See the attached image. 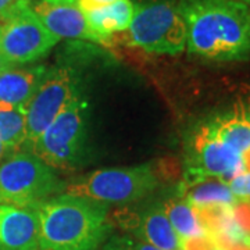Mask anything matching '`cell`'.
<instances>
[{"instance_id":"3","label":"cell","mask_w":250,"mask_h":250,"mask_svg":"<svg viewBox=\"0 0 250 250\" xmlns=\"http://www.w3.org/2000/svg\"><path fill=\"white\" fill-rule=\"evenodd\" d=\"M89 103L78 96L68 102L54 117L29 152L53 170H72L86 154Z\"/></svg>"},{"instance_id":"15","label":"cell","mask_w":250,"mask_h":250,"mask_svg":"<svg viewBox=\"0 0 250 250\" xmlns=\"http://www.w3.org/2000/svg\"><path fill=\"white\" fill-rule=\"evenodd\" d=\"M215 135L238 154L250 149V121L243 104H236L232 110L208 120Z\"/></svg>"},{"instance_id":"25","label":"cell","mask_w":250,"mask_h":250,"mask_svg":"<svg viewBox=\"0 0 250 250\" xmlns=\"http://www.w3.org/2000/svg\"><path fill=\"white\" fill-rule=\"evenodd\" d=\"M10 68H13V64H10V62L3 57V54L0 53V74H3V72L7 71Z\"/></svg>"},{"instance_id":"8","label":"cell","mask_w":250,"mask_h":250,"mask_svg":"<svg viewBox=\"0 0 250 250\" xmlns=\"http://www.w3.org/2000/svg\"><path fill=\"white\" fill-rule=\"evenodd\" d=\"M243 171L241 154L215 135L208 121L199 125L188 143L185 174L188 187L208 178L228 184Z\"/></svg>"},{"instance_id":"12","label":"cell","mask_w":250,"mask_h":250,"mask_svg":"<svg viewBox=\"0 0 250 250\" xmlns=\"http://www.w3.org/2000/svg\"><path fill=\"white\" fill-rule=\"evenodd\" d=\"M125 229L132 231L139 241L160 250H181V239L168 221L163 206H154L139 215H126L120 220Z\"/></svg>"},{"instance_id":"23","label":"cell","mask_w":250,"mask_h":250,"mask_svg":"<svg viewBox=\"0 0 250 250\" xmlns=\"http://www.w3.org/2000/svg\"><path fill=\"white\" fill-rule=\"evenodd\" d=\"M181 250H217L214 241L208 235L181 239Z\"/></svg>"},{"instance_id":"29","label":"cell","mask_w":250,"mask_h":250,"mask_svg":"<svg viewBox=\"0 0 250 250\" xmlns=\"http://www.w3.org/2000/svg\"><path fill=\"white\" fill-rule=\"evenodd\" d=\"M217 250H221V249H217Z\"/></svg>"},{"instance_id":"19","label":"cell","mask_w":250,"mask_h":250,"mask_svg":"<svg viewBox=\"0 0 250 250\" xmlns=\"http://www.w3.org/2000/svg\"><path fill=\"white\" fill-rule=\"evenodd\" d=\"M103 250H160L146 242L135 239L129 235H114L108 239Z\"/></svg>"},{"instance_id":"4","label":"cell","mask_w":250,"mask_h":250,"mask_svg":"<svg viewBox=\"0 0 250 250\" xmlns=\"http://www.w3.org/2000/svg\"><path fill=\"white\" fill-rule=\"evenodd\" d=\"M134 17L128 42L147 53L179 54L187 49V25L179 0H139L134 3Z\"/></svg>"},{"instance_id":"2","label":"cell","mask_w":250,"mask_h":250,"mask_svg":"<svg viewBox=\"0 0 250 250\" xmlns=\"http://www.w3.org/2000/svg\"><path fill=\"white\" fill-rule=\"evenodd\" d=\"M41 250H99L108 232L107 206L64 193L36 208Z\"/></svg>"},{"instance_id":"13","label":"cell","mask_w":250,"mask_h":250,"mask_svg":"<svg viewBox=\"0 0 250 250\" xmlns=\"http://www.w3.org/2000/svg\"><path fill=\"white\" fill-rule=\"evenodd\" d=\"M81 7L85 11L90 28L107 43H110L113 34L125 32L129 28L135 10L132 0H117L102 6L81 3Z\"/></svg>"},{"instance_id":"1","label":"cell","mask_w":250,"mask_h":250,"mask_svg":"<svg viewBox=\"0 0 250 250\" xmlns=\"http://www.w3.org/2000/svg\"><path fill=\"white\" fill-rule=\"evenodd\" d=\"M187 49L208 62L250 57V6L235 0H179Z\"/></svg>"},{"instance_id":"30","label":"cell","mask_w":250,"mask_h":250,"mask_svg":"<svg viewBox=\"0 0 250 250\" xmlns=\"http://www.w3.org/2000/svg\"><path fill=\"white\" fill-rule=\"evenodd\" d=\"M249 243H250V239H249Z\"/></svg>"},{"instance_id":"5","label":"cell","mask_w":250,"mask_h":250,"mask_svg":"<svg viewBox=\"0 0 250 250\" xmlns=\"http://www.w3.org/2000/svg\"><path fill=\"white\" fill-rule=\"evenodd\" d=\"M60 190L62 182L53 168L32 152L11 153L0 163V205L36 210Z\"/></svg>"},{"instance_id":"10","label":"cell","mask_w":250,"mask_h":250,"mask_svg":"<svg viewBox=\"0 0 250 250\" xmlns=\"http://www.w3.org/2000/svg\"><path fill=\"white\" fill-rule=\"evenodd\" d=\"M32 10L42 24L60 41L75 39L107 45L88 24L80 0H36L32 3Z\"/></svg>"},{"instance_id":"11","label":"cell","mask_w":250,"mask_h":250,"mask_svg":"<svg viewBox=\"0 0 250 250\" xmlns=\"http://www.w3.org/2000/svg\"><path fill=\"white\" fill-rule=\"evenodd\" d=\"M0 250H41L36 210L0 205Z\"/></svg>"},{"instance_id":"27","label":"cell","mask_w":250,"mask_h":250,"mask_svg":"<svg viewBox=\"0 0 250 250\" xmlns=\"http://www.w3.org/2000/svg\"><path fill=\"white\" fill-rule=\"evenodd\" d=\"M4 156H6V149H4V146H3V143H1V139H0V161L3 160Z\"/></svg>"},{"instance_id":"21","label":"cell","mask_w":250,"mask_h":250,"mask_svg":"<svg viewBox=\"0 0 250 250\" xmlns=\"http://www.w3.org/2000/svg\"><path fill=\"white\" fill-rule=\"evenodd\" d=\"M34 0H0V24L32 7Z\"/></svg>"},{"instance_id":"28","label":"cell","mask_w":250,"mask_h":250,"mask_svg":"<svg viewBox=\"0 0 250 250\" xmlns=\"http://www.w3.org/2000/svg\"><path fill=\"white\" fill-rule=\"evenodd\" d=\"M235 1H241V3H245V4L250 6V0H235Z\"/></svg>"},{"instance_id":"14","label":"cell","mask_w":250,"mask_h":250,"mask_svg":"<svg viewBox=\"0 0 250 250\" xmlns=\"http://www.w3.org/2000/svg\"><path fill=\"white\" fill-rule=\"evenodd\" d=\"M43 65L10 68L0 74V102L25 110L46 72Z\"/></svg>"},{"instance_id":"18","label":"cell","mask_w":250,"mask_h":250,"mask_svg":"<svg viewBox=\"0 0 250 250\" xmlns=\"http://www.w3.org/2000/svg\"><path fill=\"white\" fill-rule=\"evenodd\" d=\"M185 193L187 200L193 206L203 205H228L232 206L236 200L228 184L215 178L203 179L197 184L189 185Z\"/></svg>"},{"instance_id":"26","label":"cell","mask_w":250,"mask_h":250,"mask_svg":"<svg viewBox=\"0 0 250 250\" xmlns=\"http://www.w3.org/2000/svg\"><path fill=\"white\" fill-rule=\"evenodd\" d=\"M242 163H243L245 171H250V149L242 154Z\"/></svg>"},{"instance_id":"7","label":"cell","mask_w":250,"mask_h":250,"mask_svg":"<svg viewBox=\"0 0 250 250\" xmlns=\"http://www.w3.org/2000/svg\"><path fill=\"white\" fill-rule=\"evenodd\" d=\"M80 74L71 65H54L46 70L25 106L28 150L62 107L80 95Z\"/></svg>"},{"instance_id":"6","label":"cell","mask_w":250,"mask_h":250,"mask_svg":"<svg viewBox=\"0 0 250 250\" xmlns=\"http://www.w3.org/2000/svg\"><path fill=\"white\" fill-rule=\"evenodd\" d=\"M159 185V177L150 164L126 168H106L74 181L64 192L100 203H129L150 195Z\"/></svg>"},{"instance_id":"20","label":"cell","mask_w":250,"mask_h":250,"mask_svg":"<svg viewBox=\"0 0 250 250\" xmlns=\"http://www.w3.org/2000/svg\"><path fill=\"white\" fill-rule=\"evenodd\" d=\"M232 214L242 235L250 239V197L236 199L232 205Z\"/></svg>"},{"instance_id":"16","label":"cell","mask_w":250,"mask_h":250,"mask_svg":"<svg viewBox=\"0 0 250 250\" xmlns=\"http://www.w3.org/2000/svg\"><path fill=\"white\" fill-rule=\"evenodd\" d=\"M0 139L6 154L22 150L27 146L25 110L0 102Z\"/></svg>"},{"instance_id":"17","label":"cell","mask_w":250,"mask_h":250,"mask_svg":"<svg viewBox=\"0 0 250 250\" xmlns=\"http://www.w3.org/2000/svg\"><path fill=\"white\" fill-rule=\"evenodd\" d=\"M163 208L179 239L207 235L199 221L195 207L187 199H171L163 205Z\"/></svg>"},{"instance_id":"24","label":"cell","mask_w":250,"mask_h":250,"mask_svg":"<svg viewBox=\"0 0 250 250\" xmlns=\"http://www.w3.org/2000/svg\"><path fill=\"white\" fill-rule=\"evenodd\" d=\"M82 4H110V3H114L117 0H80Z\"/></svg>"},{"instance_id":"22","label":"cell","mask_w":250,"mask_h":250,"mask_svg":"<svg viewBox=\"0 0 250 250\" xmlns=\"http://www.w3.org/2000/svg\"><path fill=\"white\" fill-rule=\"evenodd\" d=\"M228 187L236 199L250 197V171H243L236 177H233L228 182Z\"/></svg>"},{"instance_id":"9","label":"cell","mask_w":250,"mask_h":250,"mask_svg":"<svg viewBox=\"0 0 250 250\" xmlns=\"http://www.w3.org/2000/svg\"><path fill=\"white\" fill-rule=\"evenodd\" d=\"M60 42L32 7L0 24V53L13 65L31 64L46 57Z\"/></svg>"}]
</instances>
